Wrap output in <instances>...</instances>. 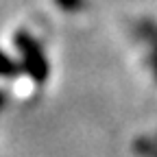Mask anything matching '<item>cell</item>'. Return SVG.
I'll list each match as a JSON object with an SVG mask.
<instances>
[{
  "instance_id": "cell-1",
  "label": "cell",
  "mask_w": 157,
  "mask_h": 157,
  "mask_svg": "<svg viewBox=\"0 0 157 157\" xmlns=\"http://www.w3.org/2000/svg\"><path fill=\"white\" fill-rule=\"evenodd\" d=\"M17 44L24 48L26 66H29L31 74H33V76H37V78H44V76H46V61H44V57L39 55V48H37V44L29 42L26 37H17Z\"/></svg>"
},
{
  "instance_id": "cell-2",
  "label": "cell",
  "mask_w": 157,
  "mask_h": 157,
  "mask_svg": "<svg viewBox=\"0 0 157 157\" xmlns=\"http://www.w3.org/2000/svg\"><path fill=\"white\" fill-rule=\"evenodd\" d=\"M0 74H13V63L5 55H0Z\"/></svg>"
}]
</instances>
